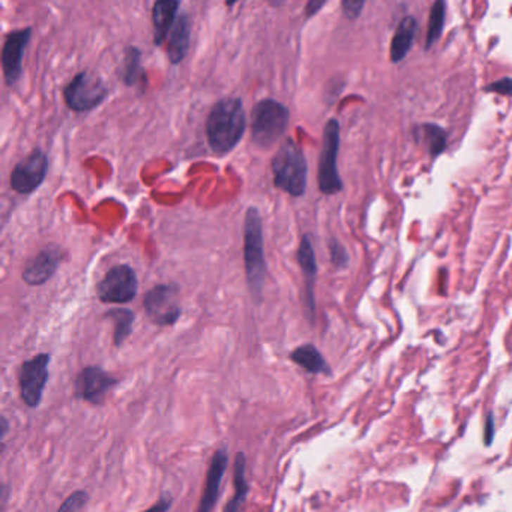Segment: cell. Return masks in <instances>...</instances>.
<instances>
[{"instance_id": "obj_29", "label": "cell", "mask_w": 512, "mask_h": 512, "mask_svg": "<svg viewBox=\"0 0 512 512\" xmlns=\"http://www.w3.org/2000/svg\"><path fill=\"white\" fill-rule=\"evenodd\" d=\"M326 0H309V2L307 4V8H305V15L307 18L316 15L319 11L325 6Z\"/></svg>"}, {"instance_id": "obj_12", "label": "cell", "mask_w": 512, "mask_h": 512, "mask_svg": "<svg viewBox=\"0 0 512 512\" xmlns=\"http://www.w3.org/2000/svg\"><path fill=\"white\" fill-rule=\"evenodd\" d=\"M32 37V29H20L6 37L2 51V68L8 86H14L23 72V54Z\"/></svg>"}, {"instance_id": "obj_20", "label": "cell", "mask_w": 512, "mask_h": 512, "mask_svg": "<svg viewBox=\"0 0 512 512\" xmlns=\"http://www.w3.org/2000/svg\"><path fill=\"white\" fill-rule=\"evenodd\" d=\"M233 484H235V496H233L231 502L224 508L229 512H235L242 508L245 499L248 494V482H247V460H245L243 452H239L235 460V478H233Z\"/></svg>"}, {"instance_id": "obj_9", "label": "cell", "mask_w": 512, "mask_h": 512, "mask_svg": "<svg viewBox=\"0 0 512 512\" xmlns=\"http://www.w3.org/2000/svg\"><path fill=\"white\" fill-rule=\"evenodd\" d=\"M179 288L174 284H160L152 287L143 299L148 317L158 326H170L179 320L182 309L177 302Z\"/></svg>"}, {"instance_id": "obj_18", "label": "cell", "mask_w": 512, "mask_h": 512, "mask_svg": "<svg viewBox=\"0 0 512 512\" xmlns=\"http://www.w3.org/2000/svg\"><path fill=\"white\" fill-rule=\"evenodd\" d=\"M415 33H416V20L414 17H406L402 23H399L391 42V59L394 63H398L399 60H403L406 58L411 44H414Z\"/></svg>"}, {"instance_id": "obj_5", "label": "cell", "mask_w": 512, "mask_h": 512, "mask_svg": "<svg viewBox=\"0 0 512 512\" xmlns=\"http://www.w3.org/2000/svg\"><path fill=\"white\" fill-rule=\"evenodd\" d=\"M340 149V124L335 119H329L324 131V146L319 161V188L324 194L332 196L343 189V181L338 174L337 157Z\"/></svg>"}, {"instance_id": "obj_25", "label": "cell", "mask_w": 512, "mask_h": 512, "mask_svg": "<svg viewBox=\"0 0 512 512\" xmlns=\"http://www.w3.org/2000/svg\"><path fill=\"white\" fill-rule=\"evenodd\" d=\"M329 252H331L332 263L335 264L338 269L346 268L349 263V254H347L346 248H344L337 239H332L329 242Z\"/></svg>"}, {"instance_id": "obj_22", "label": "cell", "mask_w": 512, "mask_h": 512, "mask_svg": "<svg viewBox=\"0 0 512 512\" xmlns=\"http://www.w3.org/2000/svg\"><path fill=\"white\" fill-rule=\"evenodd\" d=\"M140 58H141V54H140L139 49L131 47V49L127 50L125 59H124V71H122V77H124V82L128 86L143 84L144 77H146V72H144V70L141 68Z\"/></svg>"}, {"instance_id": "obj_23", "label": "cell", "mask_w": 512, "mask_h": 512, "mask_svg": "<svg viewBox=\"0 0 512 512\" xmlns=\"http://www.w3.org/2000/svg\"><path fill=\"white\" fill-rule=\"evenodd\" d=\"M444 0H436L431 8V14L428 20V30H427V42L425 47L430 49L436 44L442 35V30L444 26Z\"/></svg>"}, {"instance_id": "obj_30", "label": "cell", "mask_w": 512, "mask_h": 512, "mask_svg": "<svg viewBox=\"0 0 512 512\" xmlns=\"http://www.w3.org/2000/svg\"><path fill=\"white\" fill-rule=\"evenodd\" d=\"M493 434H494V419H493L492 414H488L487 424H485V444L492 443Z\"/></svg>"}, {"instance_id": "obj_2", "label": "cell", "mask_w": 512, "mask_h": 512, "mask_svg": "<svg viewBox=\"0 0 512 512\" xmlns=\"http://www.w3.org/2000/svg\"><path fill=\"white\" fill-rule=\"evenodd\" d=\"M243 260L250 290L255 299L262 297L266 281V259L262 217L255 207H248L243 222Z\"/></svg>"}, {"instance_id": "obj_24", "label": "cell", "mask_w": 512, "mask_h": 512, "mask_svg": "<svg viewBox=\"0 0 512 512\" xmlns=\"http://www.w3.org/2000/svg\"><path fill=\"white\" fill-rule=\"evenodd\" d=\"M422 131H424V139L430 153L434 155V157L442 153L444 151V146H447V134H444V131L440 127L433 124L424 125L422 127Z\"/></svg>"}, {"instance_id": "obj_19", "label": "cell", "mask_w": 512, "mask_h": 512, "mask_svg": "<svg viewBox=\"0 0 512 512\" xmlns=\"http://www.w3.org/2000/svg\"><path fill=\"white\" fill-rule=\"evenodd\" d=\"M290 359L299 365L307 373L311 374H328L329 373V366L326 364V361L324 359L321 353L313 346V344H305V346H300L297 349H295L290 353Z\"/></svg>"}, {"instance_id": "obj_32", "label": "cell", "mask_w": 512, "mask_h": 512, "mask_svg": "<svg viewBox=\"0 0 512 512\" xmlns=\"http://www.w3.org/2000/svg\"><path fill=\"white\" fill-rule=\"evenodd\" d=\"M8 419H6V416H2V442L5 443V436H6V433H8Z\"/></svg>"}, {"instance_id": "obj_14", "label": "cell", "mask_w": 512, "mask_h": 512, "mask_svg": "<svg viewBox=\"0 0 512 512\" xmlns=\"http://www.w3.org/2000/svg\"><path fill=\"white\" fill-rule=\"evenodd\" d=\"M227 466H229L227 451L224 448L215 451L212 461H210V466L207 469L205 492H203L202 502H200V506H198L200 512H207L210 509H214V506L217 505L218 499H219V493H221V484H222V480H224Z\"/></svg>"}, {"instance_id": "obj_15", "label": "cell", "mask_w": 512, "mask_h": 512, "mask_svg": "<svg viewBox=\"0 0 512 512\" xmlns=\"http://www.w3.org/2000/svg\"><path fill=\"white\" fill-rule=\"evenodd\" d=\"M179 5V0H155L152 8L155 46H162L165 38L169 37V33L177 20Z\"/></svg>"}, {"instance_id": "obj_4", "label": "cell", "mask_w": 512, "mask_h": 512, "mask_svg": "<svg viewBox=\"0 0 512 512\" xmlns=\"http://www.w3.org/2000/svg\"><path fill=\"white\" fill-rule=\"evenodd\" d=\"M288 108L275 99H262L251 113L252 141L263 149H269L280 140L288 127Z\"/></svg>"}, {"instance_id": "obj_21", "label": "cell", "mask_w": 512, "mask_h": 512, "mask_svg": "<svg viewBox=\"0 0 512 512\" xmlns=\"http://www.w3.org/2000/svg\"><path fill=\"white\" fill-rule=\"evenodd\" d=\"M107 317L115 321V344L120 347L124 341L131 335L132 326H134L136 314L128 308H116L113 311H108Z\"/></svg>"}, {"instance_id": "obj_27", "label": "cell", "mask_w": 512, "mask_h": 512, "mask_svg": "<svg viewBox=\"0 0 512 512\" xmlns=\"http://www.w3.org/2000/svg\"><path fill=\"white\" fill-rule=\"evenodd\" d=\"M365 5V0H341L343 13L346 14L347 18H358L362 13Z\"/></svg>"}, {"instance_id": "obj_31", "label": "cell", "mask_w": 512, "mask_h": 512, "mask_svg": "<svg viewBox=\"0 0 512 512\" xmlns=\"http://www.w3.org/2000/svg\"><path fill=\"white\" fill-rule=\"evenodd\" d=\"M172 506V500L169 499V500H167L165 497H161V500H160V504H157V505H155V506H152L151 509H157V511H167V509H169Z\"/></svg>"}, {"instance_id": "obj_13", "label": "cell", "mask_w": 512, "mask_h": 512, "mask_svg": "<svg viewBox=\"0 0 512 512\" xmlns=\"http://www.w3.org/2000/svg\"><path fill=\"white\" fill-rule=\"evenodd\" d=\"M62 262V251L59 248H44L33 257L23 271V280L29 286H42L58 271Z\"/></svg>"}, {"instance_id": "obj_1", "label": "cell", "mask_w": 512, "mask_h": 512, "mask_svg": "<svg viewBox=\"0 0 512 512\" xmlns=\"http://www.w3.org/2000/svg\"><path fill=\"white\" fill-rule=\"evenodd\" d=\"M247 129L243 103L241 98H224L210 110L206 134L209 146L218 155H226L236 148Z\"/></svg>"}, {"instance_id": "obj_8", "label": "cell", "mask_w": 512, "mask_h": 512, "mask_svg": "<svg viewBox=\"0 0 512 512\" xmlns=\"http://www.w3.org/2000/svg\"><path fill=\"white\" fill-rule=\"evenodd\" d=\"M50 361L51 358L49 353H39L35 358L21 364L18 373L21 399L30 409H37L41 404L44 389H46L50 376Z\"/></svg>"}, {"instance_id": "obj_33", "label": "cell", "mask_w": 512, "mask_h": 512, "mask_svg": "<svg viewBox=\"0 0 512 512\" xmlns=\"http://www.w3.org/2000/svg\"><path fill=\"white\" fill-rule=\"evenodd\" d=\"M269 5L274 6V8H278V6H283L286 0H268Z\"/></svg>"}, {"instance_id": "obj_6", "label": "cell", "mask_w": 512, "mask_h": 512, "mask_svg": "<svg viewBox=\"0 0 512 512\" xmlns=\"http://www.w3.org/2000/svg\"><path fill=\"white\" fill-rule=\"evenodd\" d=\"M108 94V89L99 77L87 72L77 74L65 87V103L77 113H84L101 105Z\"/></svg>"}, {"instance_id": "obj_28", "label": "cell", "mask_w": 512, "mask_h": 512, "mask_svg": "<svg viewBox=\"0 0 512 512\" xmlns=\"http://www.w3.org/2000/svg\"><path fill=\"white\" fill-rule=\"evenodd\" d=\"M485 91L487 92H496V94H500V95H509V96H512V79L506 77V79L494 82V83H492L489 86H487Z\"/></svg>"}, {"instance_id": "obj_26", "label": "cell", "mask_w": 512, "mask_h": 512, "mask_svg": "<svg viewBox=\"0 0 512 512\" xmlns=\"http://www.w3.org/2000/svg\"><path fill=\"white\" fill-rule=\"evenodd\" d=\"M87 499H89L87 493L75 492L60 505L59 511H79V509H83L87 505Z\"/></svg>"}, {"instance_id": "obj_3", "label": "cell", "mask_w": 512, "mask_h": 512, "mask_svg": "<svg viewBox=\"0 0 512 512\" xmlns=\"http://www.w3.org/2000/svg\"><path fill=\"white\" fill-rule=\"evenodd\" d=\"M274 185L292 197H302L307 189L308 165L304 152L293 139H287L272 160Z\"/></svg>"}, {"instance_id": "obj_16", "label": "cell", "mask_w": 512, "mask_h": 512, "mask_svg": "<svg viewBox=\"0 0 512 512\" xmlns=\"http://www.w3.org/2000/svg\"><path fill=\"white\" fill-rule=\"evenodd\" d=\"M297 260L300 269L305 276V293H307V305L309 311H314V281L317 275V262L314 247L311 243L308 235L302 236L297 248Z\"/></svg>"}, {"instance_id": "obj_17", "label": "cell", "mask_w": 512, "mask_h": 512, "mask_svg": "<svg viewBox=\"0 0 512 512\" xmlns=\"http://www.w3.org/2000/svg\"><path fill=\"white\" fill-rule=\"evenodd\" d=\"M189 37H191V26L185 14L177 17L169 37H167V56L173 65L181 63L189 49Z\"/></svg>"}, {"instance_id": "obj_34", "label": "cell", "mask_w": 512, "mask_h": 512, "mask_svg": "<svg viewBox=\"0 0 512 512\" xmlns=\"http://www.w3.org/2000/svg\"><path fill=\"white\" fill-rule=\"evenodd\" d=\"M238 4V0H226V5L229 6V8H231V6H235Z\"/></svg>"}, {"instance_id": "obj_10", "label": "cell", "mask_w": 512, "mask_h": 512, "mask_svg": "<svg viewBox=\"0 0 512 512\" xmlns=\"http://www.w3.org/2000/svg\"><path fill=\"white\" fill-rule=\"evenodd\" d=\"M49 158L41 149L32 151L11 173V188L18 194H30L41 186L47 176Z\"/></svg>"}, {"instance_id": "obj_11", "label": "cell", "mask_w": 512, "mask_h": 512, "mask_svg": "<svg viewBox=\"0 0 512 512\" xmlns=\"http://www.w3.org/2000/svg\"><path fill=\"white\" fill-rule=\"evenodd\" d=\"M117 383V378L110 376L101 366L89 365L75 378V395L83 402L101 406L108 392Z\"/></svg>"}, {"instance_id": "obj_7", "label": "cell", "mask_w": 512, "mask_h": 512, "mask_svg": "<svg viewBox=\"0 0 512 512\" xmlns=\"http://www.w3.org/2000/svg\"><path fill=\"white\" fill-rule=\"evenodd\" d=\"M96 292L104 304H128L139 292L137 274L128 264H117L99 281Z\"/></svg>"}]
</instances>
